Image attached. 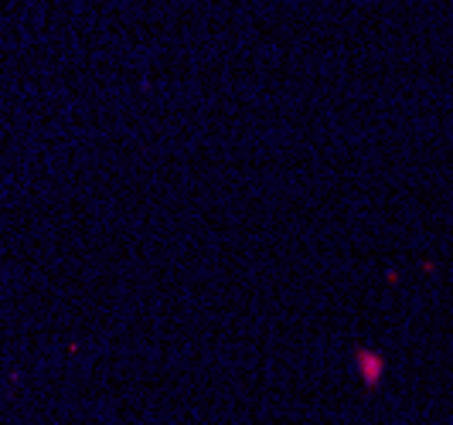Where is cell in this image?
Wrapping results in <instances>:
<instances>
[{
  "label": "cell",
  "instance_id": "1",
  "mask_svg": "<svg viewBox=\"0 0 453 425\" xmlns=\"http://www.w3.org/2000/svg\"><path fill=\"white\" fill-rule=\"evenodd\" d=\"M355 367L361 374V385L365 388H379L382 385V374H386V358L379 351H368V347H358L355 351Z\"/></svg>",
  "mask_w": 453,
  "mask_h": 425
}]
</instances>
